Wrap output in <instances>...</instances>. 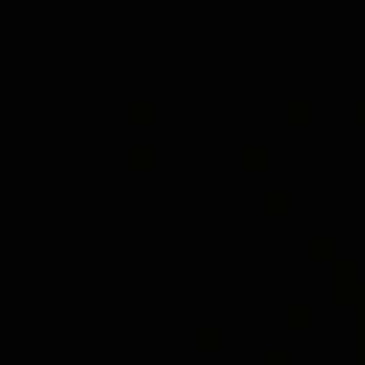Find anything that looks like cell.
I'll return each instance as SVG.
<instances>
[{
    "label": "cell",
    "instance_id": "7a4b0ae2",
    "mask_svg": "<svg viewBox=\"0 0 365 365\" xmlns=\"http://www.w3.org/2000/svg\"><path fill=\"white\" fill-rule=\"evenodd\" d=\"M240 157H243L240 163H243L246 172H263L268 166V152L263 149V145H246Z\"/></svg>",
    "mask_w": 365,
    "mask_h": 365
},
{
    "label": "cell",
    "instance_id": "9c48e42d",
    "mask_svg": "<svg viewBox=\"0 0 365 365\" xmlns=\"http://www.w3.org/2000/svg\"><path fill=\"white\" fill-rule=\"evenodd\" d=\"M357 365H365V303H357Z\"/></svg>",
    "mask_w": 365,
    "mask_h": 365
},
{
    "label": "cell",
    "instance_id": "8992f818",
    "mask_svg": "<svg viewBox=\"0 0 365 365\" xmlns=\"http://www.w3.org/2000/svg\"><path fill=\"white\" fill-rule=\"evenodd\" d=\"M131 169L134 172H149L152 166H155V149H149V145H134V149H131Z\"/></svg>",
    "mask_w": 365,
    "mask_h": 365
},
{
    "label": "cell",
    "instance_id": "7c38bea8",
    "mask_svg": "<svg viewBox=\"0 0 365 365\" xmlns=\"http://www.w3.org/2000/svg\"><path fill=\"white\" fill-rule=\"evenodd\" d=\"M354 120H357L359 126H365V100H362V103H357V109H354Z\"/></svg>",
    "mask_w": 365,
    "mask_h": 365
},
{
    "label": "cell",
    "instance_id": "6da1fadb",
    "mask_svg": "<svg viewBox=\"0 0 365 365\" xmlns=\"http://www.w3.org/2000/svg\"><path fill=\"white\" fill-rule=\"evenodd\" d=\"M331 300L337 306H354L357 303V263L354 260H334Z\"/></svg>",
    "mask_w": 365,
    "mask_h": 365
},
{
    "label": "cell",
    "instance_id": "277c9868",
    "mask_svg": "<svg viewBox=\"0 0 365 365\" xmlns=\"http://www.w3.org/2000/svg\"><path fill=\"white\" fill-rule=\"evenodd\" d=\"M194 345H197L200 351H220V345H223V331H220V328H197Z\"/></svg>",
    "mask_w": 365,
    "mask_h": 365
},
{
    "label": "cell",
    "instance_id": "30bf717a",
    "mask_svg": "<svg viewBox=\"0 0 365 365\" xmlns=\"http://www.w3.org/2000/svg\"><path fill=\"white\" fill-rule=\"evenodd\" d=\"M285 211H288V194L285 191H268L265 194V214L280 217Z\"/></svg>",
    "mask_w": 365,
    "mask_h": 365
},
{
    "label": "cell",
    "instance_id": "ba28073f",
    "mask_svg": "<svg viewBox=\"0 0 365 365\" xmlns=\"http://www.w3.org/2000/svg\"><path fill=\"white\" fill-rule=\"evenodd\" d=\"M309 257L311 260H334V240L331 237H311L309 243Z\"/></svg>",
    "mask_w": 365,
    "mask_h": 365
},
{
    "label": "cell",
    "instance_id": "3957f363",
    "mask_svg": "<svg viewBox=\"0 0 365 365\" xmlns=\"http://www.w3.org/2000/svg\"><path fill=\"white\" fill-rule=\"evenodd\" d=\"M285 120L291 126H309L311 123V103L309 100H294L285 106Z\"/></svg>",
    "mask_w": 365,
    "mask_h": 365
},
{
    "label": "cell",
    "instance_id": "8fae6325",
    "mask_svg": "<svg viewBox=\"0 0 365 365\" xmlns=\"http://www.w3.org/2000/svg\"><path fill=\"white\" fill-rule=\"evenodd\" d=\"M263 365H288V351H280V348H271V351H265V357H263Z\"/></svg>",
    "mask_w": 365,
    "mask_h": 365
},
{
    "label": "cell",
    "instance_id": "5b68a950",
    "mask_svg": "<svg viewBox=\"0 0 365 365\" xmlns=\"http://www.w3.org/2000/svg\"><path fill=\"white\" fill-rule=\"evenodd\" d=\"M285 323L291 328H309L311 325V306H303V303H294L285 309Z\"/></svg>",
    "mask_w": 365,
    "mask_h": 365
},
{
    "label": "cell",
    "instance_id": "52a82bcc",
    "mask_svg": "<svg viewBox=\"0 0 365 365\" xmlns=\"http://www.w3.org/2000/svg\"><path fill=\"white\" fill-rule=\"evenodd\" d=\"M128 112H131L128 120H131L134 126H149V123H155V106H152L149 100H134Z\"/></svg>",
    "mask_w": 365,
    "mask_h": 365
}]
</instances>
